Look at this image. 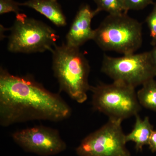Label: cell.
Here are the masks:
<instances>
[{"mask_svg": "<svg viewBox=\"0 0 156 156\" xmlns=\"http://www.w3.org/2000/svg\"><path fill=\"white\" fill-rule=\"evenodd\" d=\"M149 149L153 153L156 152V131L154 130L151 135L148 144Z\"/></svg>", "mask_w": 156, "mask_h": 156, "instance_id": "obj_17", "label": "cell"}, {"mask_svg": "<svg viewBox=\"0 0 156 156\" xmlns=\"http://www.w3.org/2000/svg\"><path fill=\"white\" fill-rule=\"evenodd\" d=\"M135 117L134 128L129 134L126 135V141L127 143L130 141L135 143L136 151H141L144 146L148 144L154 127L151 124L148 117H145L144 119L138 115Z\"/></svg>", "mask_w": 156, "mask_h": 156, "instance_id": "obj_11", "label": "cell"}, {"mask_svg": "<svg viewBox=\"0 0 156 156\" xmlns=\"http://www.w3.org/2000/svg\"><path fill=\"white\" fill-rule=\"evenodd\" d=\"M94 110L106 115L109 119L123 121L136 116L141 110L135 88L120 82L91 86Z\"/></svg>", "mask_w": 156, "mask_h": 156, "instance_id": "obj_5", "label": "cell"}, {"mask_svg": "<svg viewBox=\"0 0 156 156\" xmlns=\"http://www.w3.org/2000/svg\"><path fill=\"white\" fill-rule=\"evenodd\" d=\"M52 68L59 84V91L65 92L77 103H84L90 91L89 77L90 67L86 56L79 48L63 43L54 46Z\"/></svg>", "mask_w": 156, "mask_h": 156, "instance_id": "obj_2", "label": "cell"}, {"mask_svg": "<svg viewBox=\"0 0 156 156\" xmlns=\"http://www.w3.org/2000/svg\"><path fill=\"white\" fill-rule=\"evenodd\" d=\"M136 95L141 106L156 112V81L154 79L143 84Z\"/></svg>", "mask_w": 156, "mask_h": 156, "instance_id": "obj_12", "label": "cell"}, {"mask_svg": "<svg viewBox=\"0 0 156 156\" xmlns=\"http://www.w3.org/2000/svg\"><path fill=\"white\" fill-rule=\"evenodd\" d=\"M98 14L90 6L84 4L79 8L66 36V44L79 48L86 42L93 40L94 30L91 27L92 18Z\"/></svg>", "mask_w": 156, "mask_h": 156, "instance_id": "obj_9", "label": "cell"}, {"mask_svg": "<svg viewBox=\"0 0 156 156\" xmlns=\"http://www.w3.org/2000/svg\"><path fill=\"white\" fill-rule=\"evenodd\" d=\"M11 31L8 50L11 53L51 51L59 38L56 30L48 24L21 13L16 15Z\"/></svg>", "mask_w": 156, "mask_h": 156, "instance_id": "obj_4", "label": "cell"}, {"mask_svg": "<svg viewBox=\"0 0 156 156\" xmlns=\"http://www.w3.org/2000/svg\"><path fill=\"white\" fill-rule=\"evenodd\" d=\"M149 53L153 66L156 74V46L154 47L152 50L149 51Z\"/></svg>", "mask_w": 156, "mask_h": 156, "instance_id": "obj_18", "label": "cell"}, {"mask_svg": "<svg viewBox=\"0 0 156 156\" xmlns=\"http://www.w3.org/2000/svg\"><path fill=\"white\" fill-rule=\"evenodd\" d=\"M12 137L25 151L40 156L55 155L67 148L58 130L44 126H34L15 131Z\"/></svg>", "mask_w": 156, "mask_h": 156, "instance_id": "obj_8", "label": "cell"}, {"mask_svg": "<svg viewBox=\"0 0 156 156\" xmlns=\"http://www.w3.org/2000/svg\"><path fill=\"white\" fill-rule=\"evenodd\" d=\"M126 11L144 9L150 5H153V0H124Z\"/></svg>", "mask_w": 156, "mask_h": 156, "instance_id": "obj_16", "label": "cell"}, {"mask_svg": "<svg viewBox=\"0 0 156 156\" xmlns=\"http://www.w3.org/2000/svg\"><path fill=\"white\" fill-rule=\"evenodd\" d=\"M92 40L104 51L134 53L142 45V24L127 13L109 14L94 30Z\"/></svg>", "mask_w": 156, "mask_h": 156, "instance_id": "obj_3", "label": "cell"}, {"mask_svg": "<svg viewBox=\"0 0 156 156\" xmlns=\"http://www.w3.org/2000/svg\"><path fill=\"white\" fill-rule=\"evenodd\" d=\"M97 6L95 11L98 13L101 11L108 12L111 15H116L126 12L124 0H93Z\"/></svg>", "mask_w": 156, "mask_h": 156, "instance_id": "obj_13", "label": "cell"}, {"mask_svg": "<svg viewBox=\"0 0 156 156\" xmlns=\"http://www.w3.org/2000/svg\"><path fill=\"white\" fill-rule=\"evenodd\" d=\"M122 121L109 119L101 128L84 138L76 148L79 156H131L126 147Z\"/></svg>", "mask_w": 156, "mask_h": 156, "instance_id": "obj_7", "label": "cell"}, {"mask_svg": "<svg viewBox=\"0 0 156 156\" xmlns=\"http://www.w3.org/2000/svg\"><path fill=\"white\" fill-rule=\"evenodd\" d=\"M72 109L57 93L46 89L32 76L14 75L0 69V125L7 127L34 120L61 122Z\"/></svg>", "mask_w": 156, "mask_h": 156, "instance_id": "obj_1", "label": "cell"}, {"mask_svg": "<svg viewBox=\"0 0 156 156\" xmlns=\"http://www.w3.org/2000/svg\"><path fill=\"white\" fill-rule=\"evenodd\" d=\"M150 32L151 44L156 46V2L153 4V8L145 20Z\"/></svg>", "mask_w": 156, "mask_h": 156, "instance_id": "obj_14", "label": "cell"}, {"mask_svg": "<svg viewBox=\"0 0 156 156\" xmlns=\"http://www.w3.org/2000/svg\"><path fill=\"white\" fill-rule=\"evenodd\" d=\"M19 5L34 9L44 15L56 26L64 27L67 24L66 17L58 0H28L19 3Z\"/></svg>", "mask_w": 156, "mask_h": 156, "instance_id": "obj_10", "label": "cell"}, {"mask_svg": "<svg viewBox=\"0 0 156 156\" xmlns=\"http://www.w3.org/2000/svg\"><path fill=\"white\" fill-rule=\"evenodd\" d=\"M101 71L114 82L135 88L156 76L149 51L120 57L105 55Z\"/></svg>", "mask_w": 156, "mask_h": 156, "instance_id": "obj_6", "label": "cell"}, {"mask_svg": "<svg viewBox=\"0 0 156 156\" xmlns=\"http://www.w3.org/2000/svg\"><path fill=\"white\" fill-rule=\"evenodd\" d=\"M20 6L19 3L14 0H0V14L14 12L17 15L20 13Z\"/></svg>", "mask_w": 156, "mask_h": 156, "instance_id": "obj_15", "label": "cell"}]
</instances>
